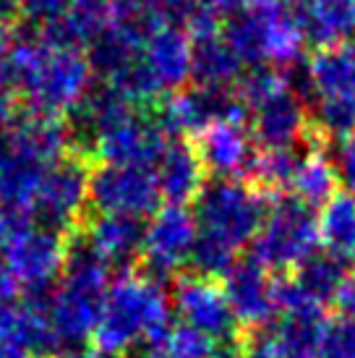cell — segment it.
Returning a JSON list of instances; mask_svg holds the SVG:
<instances>
[{"label": "cell", "instance_id": "cell-1", "mask_svg": "<svg viewBox=\"0 0 355 358\" xmlns=\"http://www.w3.org/2000/svg\"><path fill=\"white\" fill-rule=\"evenodd\" d=\"M13 92L27 113L34 115H68L73 105L92 87V66L76 48L50 45L29 31L10 42Z\"/></svg>", "mask_w": 355, "mask_h": 358}, {"label": "cell", "instance_id": "cell-2", "mask_svg": "<svg viewBox=\"0 0 355 358\" xmlns=\"http://www.w3.org/2000/svg\"><path fill=\"white\" fill-rule=\"evenodd\" d=\"M68 150L66 123L24 113L0 134V209L27 220L48 170Z\"/></svg>", "mask_w": 355, "mask_h": 358}, {"label": "cell", "instance_id": "cell-3", "mask_svg": "<svg viewBox=\"0 0 355 358\" xmlns=\"http://www.w3.org/2000/svg\"><path fill=\"white\" fill-rule=\"evenodd\" d=\"M110 269L89 249L81 228L71 233L66 243V264L55 288L48 296V317L60 345L66 350H81L87 340L94 338L102 303L110 288Z\"/></svg>", "mask_w": 355, "mask_h": 358}, {"label": "cell", "instance_id": "cell-4", "mask_svg": "<svg viewBox=\"0 0 355 358\" xmlns=\"http://www.w3.org/2000/svg\"><path fill=\"white\" fill-rule=\"evenodd\" d=\"M170 327L165 285L147 275H123L108 288L92 340L105 356H126L144 343L162 340Z\"/></svg>", "mask_w": 355, "mask_h": 358}, {"label": "cell", "instance_id": "cell-5", "mask_svg": "<svg viewBox=\"0 0 355 358\" xmlns=\"http://www.w3.org/2000/svg\"><path fill=\"white\" fill-rule=\"evenodd\" d=\"M222 37L243 66H293L303 50L296 0H248L246 8L225 21Z\"/></svg>", "mask_w": 355, "mask_h": 358}, {"label": "cell", "instance_id": "cell-6", "mask_svg": "<svg viewBox=\"0 0 355 358\" xmlns=\"http://www.w3.org/2000/svg\"><path fill=\"white\" fill-rule=\"evenodd\" d=\"M272 201L275 196L259 186L236 178H215L198 191L191 212L201 236L238 251L254 243Z\"/></svg>", "mask_w": 355, "mask_h": 358}, {"label": "cell", "instance_id": "cell-7", "mask_svg": "<svg viewBox=\"0 0 355 358\" xmlns=\"http://www.w3.org/2000/svg\"><path fill=\"white\" fill-rule=\"evenodd\" d=\"M308 105L319 141L355 136V45L316 50L306 63Z\"/></svg>", "mask_w": 355, "mask_h": 358}, {"label": "cell", "instance_id": "cell-8", "mask_svg": "<svg viewBox=\"0 0 355 358\" xmlns=\"http://www.w3.org/2000/svg\"><path fill=\"white\" fill-rule=\"evenodd\" d=\"M251 246L261 267L277 272L298 269L308 257H314L319 246L316 209L296 196H275Z\"/></svg>", "mask_w": 355, "mask_h": 358}, {"label": "cell", "instance_id": "cell-9", "mask_svg": "<svg viewBox=\"0 0 355 358\" xmlns=\"http://www.w3.org/2000/svg\"><path fill=\"white\" fill-rule=\"evenodd\" d=\"M3 272L24 296H48L66 264L63 236L21 220L3 249Z\"/></svg>", "mask_w": 355, "mask_h": 358}, {"label": "cell", "instance_id": "cell-10", "mask_svg": "<svg viewBox=\"0 0 355 358\" xmlns=\"http://www.w3.org/2000/svg\"><path fill=\"white\" fill-rule=\"evenodd\" d=\"M89 204V168L87 159L68 155L60 157L42 180L37 199L29 209L27 222H34L52 233H76L84 222Z\"/></svg>", "mask_w": 355, "mask_h": 358}, {"label": "cell", "instance_id": "cell-11", "mask_svg": "<svg viewBox=\"0 0 355 358\" xmlns=\"http://www.w3.org/2000/svg\"><path fill=\"white\" fill-rule=\"evenodd\" d=\"M159 189L152 168L99 165L89 173V204L97 215L144 220L159 209Z\"/></svg>", "mask_w": 355, "mask_h": 358}, {"label": "cell", "instance_id": "cell-12", "mask_svg": "<svg viewBox=\"0 0 355 358\" xmlns=\"http://www.w3.org/2000/svg\"><path fill=\"white\" fill-rule=\"evenodd\" d=\"M159 129L170 139L194 136L217 123V120H243L246 108L240 105L236 92L225 87H191V90L175 92L173 97H165L154 105Z\"/></svg>", "mask_w": 355, "mask_h": 358}, {"label": "cell", "instance_id": "cell-13", "mask_svg": "<svg viewBox=\"0 0 355 358\" xmlns=\"http://www.w3.org/2000/svg\"><path fill=\"white\" fill-rule=\"evenodd\" d=\"M196 236V220L191 209L178 204L159 207L144 228V249H141L144 275L168 285V280L175 278L188 264Z\"/></svg>", "mask_w": 355, "mask_h": 358}, {"label": "cell", "instance_id": "cell-14", "mask_svg": "<svg viewBox=\"0 0 355 358\" xmlns=\"http://www.w3.org/2000/svg\"><path fill=\"white\" fill-rule=\"evenodd\" d=\"M173 306L180 314L183 324L194 327L196 332L207 335L215 343H233L240 338V324L230 311L225 293L215 280L204 278H180L175 282Z\"/></svg>", "mask_w": 355, "mask_h": 358}, {"label": "cell", "instance_id": "cell-15", "mask_svg": "<svg viewBox=\"0 0 355 358\" xmlns=\"http://www.w3.org/2000/svg\"><path fill=\"white\" fill-rule=\"evenodd\" d=\"M248 134L254 144L264 152L269 150H293L308 141V113L306 105L293 92L282 87L272 97L261 100L246 113Z\"/></svg>", "mask_w": 355, "mask_h": 358}, {"label": "cell", "instance_id": "cell-16", "mask_svg": "<svg viewBox=\"0 0 355 358\" xmlns=\"http://www.w3.org/2000/svg\"><path fill=\"white\" fill-rule=\"evenodd\" d=\"M222 293L238 324L248 329H264L272 324L275 308V278L256 259H240L222 278Z\"/></svg>", "mask_w": 355, "mask_h": 358}, {"label": "cell", "instance_id": "cell-17", "mask_svg": "<svg viewBox=\"0 0 355 358\" xmlns=\"http://www.w3.org/2000/svg\"><path fill=\"white\" fill-rule=\"evenodd\" d=\"M48 296H19L0 303V343L16 345L29 358H58L60 345L48 317Z\"/></svg>", "mask_w": 355, "mask_h": 358}, {"label": "cell", "instance_id": "cell-18", "mask_svg": "<svg viewBox=\"0 0 355 358\" xmlns=\"http://www.w3.org/2000/svg\"><path fill=\"white\" fill-rule=\"evenodd\" d=\"M170 136L159 129L157 115L152 108H138L131 118L118 123L99 139L94 157L105 159V165H144L152 168L159 152L165 150Z\"/></svg>", "mask_w": 355, "mask_h": 358}, {"label": "cell", "instance_id": "cell-19", "mask_svg": "<svg viewBox=\"0 0 355 358\" xmlns=\"http://www.w3.org/2000/svg\"><path fill=\"white\" fill-rule=\"evenodd\" d=\"M198 159L215 178L248 176L254 165V139L243 120H217L204 134H198Z\"/></svg>", "mask_w": 355, "mask_h": 358}, {"label": "cell", "instance_id": "cell-20", "mask_svg": "<svg viewBox=\"0 0 355 358\" xmlns=\"http://www.w3.org/2000/svg\"><path fill=\"white\" fill-rule=\"evenodd\" d=\"M81 236L108 269H131L136 262H141V249H144L141 220L97 215L81 228Z\"/></svg>", "mask_w": 355, "mask_h": 358}, {"label": "cell", "instance_id": "cell-21", "mask_svg": "<svg viewBox=\"0 0 355 358\" xmlns=\"http://www.w3.org/2000/svg\"><path fill=\"white\" fill-rule=\"evenodd\" d=\"M152 173L157 178L159 196L178 207H186L188 201L196 199L207 183V170L198 159L196 144L186 139H168Z\"/></svg>", "mask_w": 355, "mask_h": 358}, {"label": "cell", "instance_id": "cell-22", "mask_svg": "<svg viewBox=\"0 0 355 358\" xmlns=\"http://www.w3.org/2000/svg\"><path fill=\"white\" fill-rule=\"evenodd\" d=\"M296 21L316 50L345 45L355 37V0H296Z\"/></svg>", "mask_w": 355, "mask_h": 358}, {"label": "cell", "instance_id": "cell-23", "mask_svg": "<svg viewBox=\"0 0 355 358\" xmlns=\"http://www.w3.org/2000/svg\"><path fill=\"white\" fill-rule=\"evenodd\" d=\"M141 60L165 94L180 92V87L191 79V37H188V31L183 27H159L144 42Z\"/></svg>", "mask_w": 355, "mask_h": 358}, {"label": "cell", "instance_id": "cell-24", "mask_svg": "<svg viewBox=\"0 0 355 358\" xmlns=\"http://www.w3.org/2000/svg\"><path fill=\"white\" fill-rule=\"evenodd\" d=\"M240 73H243V63L230 50V45L219 31L191 37V79L198 87L230 90V84L240 79Z\"/></svg>", "mask_w": 355, "mask_h": 358}, {"label": "cell", "instance_id": "cell-25", "mask_svg": "<svg viewBox=\"0 0 355 358\" xmlns=\"http://www.w3.org/2000/svg\"><path fill=\"white\" fill-rule=\"evenodd\" d=\"M319 243H324L329 257L342 264H355V196L337 191L321 207L319 217Z\"/></svg>", "mask_w": 355, "mask_h": 358}, {"label": "cell", "instance_id": "cell-26", "mask_svg": "<svg viewBox=\"0 0 355 358\" xmlns=\"http://www.w3.org/2000/svg\"><path fill=\"white\" fill-rule=\"evenodd\" d=\"M324 324V311L308 308V311H296V314H280L275 327L264 332L275 340V345L287 358H319Z\"/></svg>", "mask_w": 355, "mask_h": 358}, {"label": "cell", "instance_id": "cell-27", "mask_svg": "<svg viewBox=\"0 0 355 358\" xmlns=\"http://www.w3.org/2000/svg\"><path fill=\"white\" fill-rule=\"evenodd\" d=\"M290 278L311 306L324 308L326 303H335L337 290L342 285V280L347 278V264L329 257L326 251H316L314 257H308L296 269V275H290Z\"/></svg>", "mask_w": 355, "mask_h": 358}, {"label": "cell", "instance_id": "cell-28", "mask_svg": "<svg viewBox=\"0 0 355 358\" xmlns=\"http://www.w3.org/2000/svg\"><path fill=\"white\" fill-rule=\"evenodd\" d=\"M337 173L332 165V157H326V152L321 147H314L311 152L303 155L298 173L293 178V196L308 204L311 209L324 207L326 201L337 194Z\"/></svg>", "mask_w": 355, "mask_h": 358}, {"label": "cell", "instance_id": "cell-29", "mask_svg": "<svg viewBox=\"0 0 355 358\" xmlns=\"http://www.w3.org/2000/svg\"><path fill=\"white\" fill-rule=\"evenodd\" d=\"M303 155H306V152L300 150V147L261 152V155L254 157V165H251V173H248V176H254L259 183V189L269 191V194L280 189H287V186H293V178H296L298 165H300Z\"/></svg>", "mask_w": 355, "mask_h": 358}, {"label": "cell", "instance_id": "cell-30", "mask_svg": "<svg viewBox=\"0 0 355 358\" xmlns=\"http://www.w3.org/2000/svg\"><path fill=\"white\" fill-rule=\"evenodd\" d=\"M238 251L227 249L225 243H219L215 238H207L198 233L196 241H194V249H191V257H188V267L194 269L196 278L204 280H217L225 278L230 267L236 264Z\"/></svg>", "mask_w": 355, "mask_h": 358}, {"label": "cell", "instance_id": "cell-31", "mask_svg": "<svg viewBox=\"0 0 355 358\" xmlns=\"http://www.w3.org/2000/svg\"><path fill=\"white\" fill-rule=\"evenodd\" d=\"M162 345L168 348L173 358H212L217 348L215 340H209L207 335H201L183 322L168 329V335L162 338Z\"/></svg>", "mask_w": 355, "mask_h": 358}, {"label": "cell", "instance_id": "cell-32", "mask_svg": "<svg viewBox=\"0 0 355 358\" xmlns=\"http://www.w3.org/2000/svg\"><path fill=\"white\" fill-rule=\"evenodd\" d=\"M73 0H21V21L24 31L29 34H45L50 27H55L68 13Z\"/></svg>", "mask_w": 355, "mask_h": 358}, {"label": "cell", "instance_id": "cell-33", "mask_svg": "<svg viewBox=\"0 0 355 358\" xmlns=\"http://www.w3.org/2000/svg\"><path fill=\"white\" fill-rule=\"evenodd\" d=\"M319 358H355V322L335 317L324 324Z\"/></svg>", "mask_w": 355, "mask_h": 358}, {"label": "cell", "instance_id": "cell-34", "mask_svg": "<svg viewBox=\"0 0 355 358\" xmlns=\"http://www.w3.org/2000/svg\"><path fill=\"white\" fill-rule=\"evenodd\" d=\"M337 173V183L345 186V194L355 196V136L342 139V144L337 147V155L332 157Z\"/></svg>", "mask_w": 355, "mask_h": 358}, {"label": "cell", "instance_id": "cell-35", "mask_svg": "<svg viewBox=\"0 0 355 358\" xmlns=\"http://www.w3.org/2000/svg\"><path fill=\"white\" fill-rule=\"evenodd\" d=\"M240 358H287V356L277 348L275 340L261 329V335H256L251 343H246V350H243V356Z\"/></svg>", "mask_w": 355, "mask_h": 358}, {"label": "cell", "instance_id": "cell-36", "mask_svg": "<svg viewBox=\"0 0 355 358\" xmlns=\"http://www.w3.org/2000/svg\"><path fill=\"white\" fill-rule=\"evenodd\" d=\"M335 306L340 311V317L355 322V272H347V278L342 280V285L337 290Z\"/></svg>", "mask_w": 355, "mask_h": 358}, {"label": "cell", "instance_id": "cell-37", "mask_svg": "<svg viewBox=\"0 0 355 358\" xmlns=\"http://www.w3.org/2000/svg\"><path fill=\"white\" fill-rule=\"evenodd\" d=\"M21 21V0H0V31Z\"/></svg>", "mask_w": 355, "mask_h": 358}, {"label": "cell", "instance_id": "cell-38", "mask_svg": "<svg viewBox=\"0 0 355 358\" xmlns=\"http://www.w3.org/2000/svg\"><path fill=\"white\" fill-rule=\"evenodd\" d=\"M16 222H21V220L10 217L6 209H0V257H3V249H6V243H8L10 233L16 228Z\"/></svg>", "mask_w": 355, "mask_h": 358}, {"label": "cell", "instance_id": "cell-39", "mask_svg": "<svg viewBox=\"0 0 355 358\" xmlns=\"http://www.w3.org/2000/svg\"><path fill=\"white\" fill-rule=\"evenodd\" d=\"M0 358H29L21 348L8 345V343H0Z\"/></svg>", "mask_w": 355, "mask_h": 358}, {"label": "cell", "instance_id": "cell-40", "mask_svg": "<svg viewBox=\"0 0 355 358\" xmlns=\"http://www.w3.org/2000/svg\"><path fill=\"white\" fill-rule=\"evenodd\" d=\"M94 358H126V356H105V353H94Z\"/></svg>", "mask_w": 355, "mask_h": 358}]
</instances>
